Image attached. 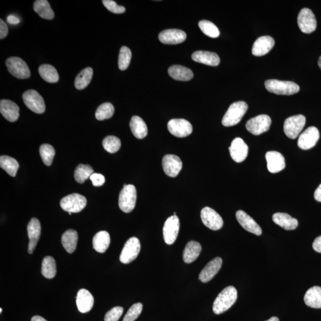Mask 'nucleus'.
<instances>
[{"instance_id":"obj_39","label":"nucleus","mask_w":321,"mask_h":321,"mask_svg":"<svg viewBox=\"0 0 321 321\" xmlns=\"http://www.w3.org/2000/svg\"><path fill=\"white\" fill-rule=\"evenodd\" d=\"M94 173V170L90 165L80 164L75 169L74 176L76 181L82 184Z\"/></svg>"},{"instance_id":"obj_52","label":"nucleus","mask_w":321,"mask_h":321,"mask_svg":"<svg viewBox=\"0 0 321 321\" xmlns=\"http://www.w3.org/2000/svg\"><path fill=\"white\" fill-rule=\"evenodd\" d=\"M314 198L318 202H321V184L319 186L314 192Z\"/></svg>"},{"instance_id":"obj_57","label":"nucleus","mask_w":321,"mask_h":321,"mask_svg":"<svg viewBox=\"0 0 321 321\" xmlns=\"http://www.w3.org/2000/svg\"><path fill=\"white\" fill-rule=\"evenodd\" d=\"M174 216H176V212L174 213Z\"/></svg>"},{"instance_id":"obj_43","label":"nucleus","mask_w":321,"mask_h":321,"mask_svg":"<svg viewBox=\"0 0 321 321\" xmlns=\"http://www.w3.org/2000/svg\"><path fill=\"white\" fill-rule=\"evenodd\" d=\"M132 52L127 46H122L118 56V68L120 70H125L130 64Z\"/></svg>"},{"instance_id":"obj_13","label":"nucleus","mask_w":321,"mask_h":321,"mask_svg":"<svg viewBox=\"0 0 321 321\" xmlns=\"http://www.w3.org/2000/svg\"><path fill=\"white\" fill-rule=\"evenodd\" d=\"M200 217L204 224L212 230H218L224 224L222 216L210 207H204L201 210Z\"/></svg>"},{"instance_id":"obj_22","label":"nucleus","mask_w":321,"mask_h":321,"mask_svg":"<svg viewBox=\"0 0 321 321\" xmlns=\"http://www.w3.org/2000/svg\"><path fill=\"white\" fill-rule=\"evenodd\" d=\"M275 40L270 36H263L258 38L254 42L252 52L257 56L267 54L274 46Z\"/></svg>"},{"instance_id":"obj_48","label":"nucleus","mask_w":321,"mask_h":321,"mask_svg":"<svg viewBox=\"0 0 321 321\" xmlns=\"http://www.w3.org/2000/svg\"><path fill=\"white\" fill-rule=\"evenodd\" d=\"M90 180L92 181L94 186L96 187L102 186L106 182L104 176L99 173L94 172L90 176Z\"/></svg>"},{"instance_id":"obj_3","label":"nucleus","mask_w":321,"mask_h":321,"mask_svg":"<svg viewBox=\"0 0 321 321\" xmlns=\"http://www.w3.org/2000/svg\"><path fill=\"white\" fill-rule=\"evenodd\" d=\"M265 86L269 92L278 95L292 96L300 90V87L291 81L270 80L266 81Z\"/></svg>"},{"instance_id":"obj_54","label":"nucleus","mask_w":321,"mask_h":321,"mask_svg":"<svg viewBox=\"0 0 321 321\" xmlns=\"http://www.w3.org/2000/svg\"><path fill=\"white\" fill-rule=\"evenodd\" d=\"M266 321H280L279 319L278 318V317L276 316H273L272 318H270V319L268 320H267Z\"/></svg>"},{"instance_id":"obj_37","label":"nucleus","mask_w":321,"mask_h":321,"mask_svg":"<svg viewBox=\"0 0 321 321\" xmlns=\"http://www.w3.org/2000/svg\"><path fill=\"white\" fill-rule=\"evenodd\" d=\"M0 166L12 177H15L20 168L17 160L12 157L7 156H2L0 157Z\"/></svg>"},{"instance_id":"obj_1","label":"nucleus","mask_w":321,"mask_h":321,"mask_svg":"<svg viewBox=\"0 0 321 321\" xmlns=\"http://www.w3.org/2000/svg\"><path fill=\"white\" fill-rule=\"evenodd\" d=\"M238 298V291L234 286H228L220 292L214 302L212 310L216 314L228 310Z\"/></svg>"},{"instance_id":"obj_50","label":"nucleus","mask_w":321,"mask_h":321,"mask_svg":"<svg viewBox=\"0 0 321 321\" xmlns=\"http://www.w3.org/2000/svg\"><path fill=\"white\" fill-rule=\"evenodd\" d=\"M312 247L314 250L317 252L321 253V236L314 239Z\"/></svg>"},{"instance_id":"obj_34","label":"nucleus","mask_w":321,"mask_h":321,"mask_svg":"<svg viewBox=\"0 0 321 321\" xmlns=\"http://www.w3.org/2000/svg\"><path fill=\"white\" fill-rule=\"evenodd\" d=\"M34 9L44 20H52L54 18V12L46 0H36L34 2Z\"/></svg>"},{"instance_id":"obj_9","label":"nucleus","mask_w":321,"mask_h":321,"mask_svg":"<svg viewBox=\"0 0 321 321\" xmlns=\"http://www.w3.org/2000/svg\"><path fill=\"white\" fill-rule=\"evenodd\" d=\"M272 119L268 115L262 114L248 120L246 124V128L250 134L258 136L268 131Z\"/></svg>"},{"instance_id":"obj_14","label":"nucleus","mask_w":321,"mask_h":321,"mask_svg":"<svg viewBox=\"0 0 321 321\" xmlns=\"http://www.w3.org/2000/svg\"><path fill=\"white\" fill-rule=\"evenodd\" d=\"M170 133L178 138H184L192 133L193 128L190 122L182 118L172 119L168 122Z\"/></svg>"},{"instance_id":"obj_29","label":"nucleus","mask_w":321,"mask_h":321,"mask_svg":"<svg viewBox=\"0 0 321 321\" xmlns=\"http://www.w3.org/2000/svg\"><path fill=\"white\" fill-rule=\"evenodd\" d=\"M201 250L202 247L200 243L196 241L188 242L182 254L184 260L186 264L192 263L200 256Z\"/></svg>"},{"instance_id":"obj_20","label":"nucleus","mask_w":321,"mask_h":321,"mask_svg":"<svg viewBox=\"0 0 321 321\" xmlns=\"http://www.w3.org/2000/svg\"><path fill=\"white\" fill-rule=\"evenodd\" d=\"M186 37V34L184 31L176 29L163 30L159 34L160 42L168 45H176L184 42Z\"/></svg>"},{"instance_id":"obj_55","label":"nucleus","mask_w":321,"mask_h":321,"mask_svg":"<svg viewBox=\"0 0 321 321\" xmlns=\"http://www.w3.org/2000/svg\"><path fill=\"white\" fill-rule=\"evenodd\" d=\"M318 66L321 69V56H320L318 60Z\"/></svg>"},{"instance_id":"obj_42","label":"nucleus","mask_w":321,"mask_h":321,"mask_svg":"<svg viewBox=\"0 0 321 321\" xmlns=\"http://www.w3.org/2000/svg\"><path fill=\"white\" fill-rule=\"evenodd\" d=\"M199 27L202 32L206 36L216 38L220 36V31L215 24L208 20H201L199 22Z\"/></svg>"},{"instance_id":"obj_38","label":"nucleus","mask_w":321,"mask_h":321,"mask_svg":"<svg viewBox=\"0 0 321 321\" xmlns=\"http://www.w3.org/2000/svg\"><path fill=\"white\" fill-rule=\"evenodd\" d=\"M56 269L55 260L52 256L44 258L42 263V273L44 278L52 279L56 275Z\"/></svg>"},{"instance_id":"obj_12","label":"nucleus","mask_w":321,"mask_h":321,"mask_svg":"<svg viewBox=\"0 0 321 321\" xmlns=\"http://www.w3.org/2000/svg\"><path fill=\"white\" fill-rule=\"evenodd\" d=\"M180 222L177 216H172L166 220L163 228L164 240L168 244L174 243L178 238Z\"/></svg>"},{"instance_id":"obj_45","label":"nucleus","mask_w":321,"mask_h":321,"mask_svg":"<svg viewBox=\"0 0 321 321\" xmlns=\"http://www.w3.org/2000/svg\"><path fill=\"white\" fill-rule=\"evenodd\" d=\"M143 310L141 303L135 304L130 307L124 317L122 321H134L140 316Z\"/></svg>"},{"instance_id":"obj_15","label":"nucleus","mask_w":321,"mask_h":321,"mask_svg":"<svg viewBox=\"0 0 321 321\" xmlns=\"http://www.w3.org/2000/svg\"><path fill=\"white\" fill-rule=\"evenodd\" d=\"M319 139L318 129L314 126L308 128L298 138V146L303 150H310L316 146Z\"/></svg>"},{"instance_id":"obj_6","label":"nucleus","mask_w":321,"mask_h":321,"mask_svg":"<svg viewBox=\"0 0 321 321\" xmlns=\"http://www.w3.org/2000/svg\"><path fill=\"white\" fill-rule=\"evenodd\" d=\"M8 70L15 78L25 80L30 76L29 67L23 60L17 56H12L6 60Z\"/></svg>"},{"instance_id":"obj_41","label":"nucleus","mask_w":321,"mask_h":321,"mask_svg":"<svg viewBox=\"0 0 321 321\" xmlns=\"http://www.w3.org/2000/svg\"><path fill=\"white\" fill-rule=\"evenodd\" d=\"M40 154L44 164L50 166L52 164L56 150L54 147L49 144H43L40 146Z\"/></svg>"},{"instance_id":"obj_26","label":"nucleus","mask_w":321,"mask_h":321,"mask_svg":"<svg viewBox=\"0 0 321 321\" xmlns=\"http://www.w3.org/2000/svg\"><path fill=\"white\" fill-rule=\"evenodd\" d=\"M193 60L200 64L210 66H218L220 62L219 56L215 52L198 51L192 55Z\"/></svg>"},{"instance_id":"obj_2","label":"nucleus","mask_w":321,"mask_h":321,"mask_svg":"<svg viewBox=\"0 0 321 321\" xmlns=\"http://www.w3.org/2000/svg\"><path fill=\"white\" fill-rule=\"evenodd\" d=\"M248 108V104L244 102L232 103L223 117L222 125L225 127H230L238 124L246 114Z\"/></svg>"},{"instance_id":"obj_31","label":"nucleus","mask_w":321,"mask_h":321,"mask_svg":"<svg viewBox=\"0 0 321 321\" xmlns=\"http://www.w3.org/2000/svg\"><path fill=\"white\" fill-rule=\"evenodd\" d=\"M130 128L132 134L137 139L142 140L148 134L147 126L139 116H134L132 118L130 122Z\"/></svg>"},{"instance_id":"obj_24","label":"nucleus","mask_w":321,"mask_h":321,"mask_svg":"<svg viewBox=\"0 0 321 321\" xmlns=\"http://www.w3.org/2000/svg\"><path fill=\"white\" fill-rule=\"evenodd\" d=\"M0 112L3 117L10 122L17 121L20 117V107L16 104L10 100H1L0 102Z\"/></svg>"},{"instance_id":"obj_35","label":"nucleus","mask_w":321,"mask_h":321,"mask_svg":"<svg viewBox=\"0 0 321 321\" xmlns=\"http://www.w3.org/2000/svg\"><path fill=\"white\" fill-rule=\"evenodd\" d=\"M93 69L87 68L82 70L75 78L74 86L78 90H82L89 86L93 76Z\"/></svg>"},{"instance_id":"obj_10","label":"nucleus","mask_w":321,"mask_h":321,"mask_svg":"<svg viewBox=\"0 0 321 321\" xmlns=\"http://www.w3.org/2000/svg\"><path fill=\"white\" fill-rule=\"evenodd\" d=\"M140 244L139 239L133 237L126 242L122 250L120 260L121 262L128 264L134 261L138 257L140 250Z\"/></svg>"},{"instance_id":"obj_33","label":"nucleus","mask_w":321,"mask_h":321,"mask_svg":"<svg viewBox=\"0 0 321 321\" xmlns=\"http://www.w3.org/2000/svg\"><path fill=\"white\" fill-rule=\"evenodd\" d=\"M78 241V232L74 230H68L64 232L62 237V246L69 254L74 252L76 248Z\"/></svg>"},{"instance_id":"obj_23","label":"nucleus","mask_w":321,"mask_h":321,"mask_svg":"<svg viewBox=\"0 0 321 321\" xmlns=\"http://www.w3.org/2000/svg\"><path fill=\"white\" fill-rule=\"evenodd\" d=\"M222 264V260L220 257L210 260L200 274L199 279L200 282H207L210 281L221 269Z\"/></svg>"},{"instance_id":"obj_11","label":"nucleus","mask_w":321,"mask_h":321,"mask_svg":"<svg viewBox=\"0 0 321 321\" xmlns=\"http://www.w3.org/2000/svg\"><path fill=\"white\" fill-rule=\"evenodd\" d=\"M298 24L302 32L304 34H310L316 30V18L310 8L302 9L298 16Z\"/></svg>"},{"instance_id":"obj_25","label":"nucleus","mask_w":321,"mask_h":321,"mask_svg":"<svg viewBox=\"0 0 321 321\" xmlns=\"http://www.w3.org/2000/svg\"><path fill=\"white\" fill-rule=\"evenodd\" d=\"M94 298L92 294L86 289H80L76 297V304L78 310L81 313H87L94 306Z\"/></svg>"},{"instance_id":"obj_49","label":"nucleus","mask_w":321,"mask_h":321,"mask_svg":"<svg viewBox=\"0 0 321 321\" xmlns=\"http://www.w3.org/2000/svg\"><path fill=\"white\" fill-rule=\"evenodd\" d=\"M8 29L7 24L2 18L0 20V39H4L8 36Z\"/></svg>"},{"instance_id":"obj_44","label":"nucleus","mask_w":321,"mask_h":321,"mask_svg":"<svg viewBox=\"0 0 321 321\" xmlns=\"http://www.w3.org/2000/svg\"><path fill=\"white\" fill-rule=\"evenodd\" d=\"M104 148L107 152L111 154L117 152L120 148L121 141L119 138L114 136H108L104 138L102 141Z\"/></svg>"},{"instance_id":"obj_16","label":"nucleus","mask_w":321,"mask_h":321,"mask_svg":"<svg viewBox=\"0 0 321 321\" xmlns=\"http://www.w3.org/2000/svg\"><path fill=\"white\" fill-rule=\"evenodd\" d=\"M162 166L164 172L171 178H175L182 168V163L178 156L168 154L163 157Z\"/></svg>"},{"instance_id":"obj_5","label":"nucleus","mask_w":321,"mask_h":321,"mask_svg":"<svg viewBox=\"0 0 321 321\" xmlns=\"http://www.w3.org/2000/svg\"><path fill=\"white\" fill-rule=\"evenodd\" d=\"M86 198L78 194H72L62 198L60 201L62 208L68 212L78 213L86 206Z\"/></svg>"},{"instance_id":"obj_4","label":"nucleus","mask_w":321,"mask_h":321,"mask_svg":"<svg viewBox=\"0 0 321 321\" xmlns=\"http://www.w3.org/2000/svg\"><path fill=\"white\" fill-rule=\"evenodd\" d=\"M136 200L137 192L134 186L124 184L119 194L120 209L125 213L132 212L136 206Z\"/></svg>"},{"instance_id":"obj_19","label":"nucleus","mask_w":321,"mask_h":321,"mask_svg":"<svg viewBox=\"0 0 321 321\" xmlns=\"http://www.w3.org/2000/svg\"><path fill=\"white\" fill-rule=\"evenodd\" d=\"M27 230L28 238H30L28 253L32 254L40 240L42 232V226L39 220L36 218L31 219L28 225Z\"/></svg>"},{"instance_id":"obj_56","label":"nucleus","mask_w":321,"mask_h":321,"mask_svg":"<svg viewBox=\"0 0 321 321\" xmlns=\"http://www.w3.org/2000/svg\"><path fill=\"white\" fill-rule=\"evenodd\" d=\"M2 308H1V309H0V312H1V313L2 312Z\"/></svg>"},{"instance_id":"obj_32","label":"nucleus","mask_w":321,"mask_h":321,"mask_svg":"<svg viewBox=\"0 0 321 321\" xmlns=\"http://www.w3.org/2000/svg\"><path fill=\"white\" fill-rule=\"evenodd\" d=\"M110 236L106 231H100L94 236L92 240L94 250L100 253H104L110 244Z\"/></svg>"},{"instance_id":"obj_8","label":"nucleus","mask_w":321,"mask_h":321,"mask_svg":"<svg viewBox=\"0 0 321 321\" xmlns=\"http://www.w3.org/2000/svg\"><path fill=\"white\" fill-rule=\"evenodd\" d=\"M24 104L31 111L36 114H42L46 111V104L43 98L36 90H30L23 94Z\"/></svg>"},{"instance_id":"obj_40","label":"nucleus","mask_w":321,"mask_h":321,"mask_svg":"<svg viewBox=\"0 0 321 321\" xmlns=\"http://www.w3.org/2000/svg\"><path fill=\"white\" fill-rule=\"evenodd\" d=\"M114 112V107L112 104L106 102L99 106L96 112L98 120L102 121L112 118Z\"/></svg>"},{"instance_id":"obj_30","label":"nucleus","mask_w":321,"mask_h":321,"mask_svg":"<svg viewBox=\"0 0 321 321\" xmlns=\"http://www.w3.org/2000/svg\"><path fill=\"white\" fill-rule=\"evenodd\" d=\"M168 74L175 80L188 81L194 77V74L190 69L180 65H174L168 68Z\"/></svg>"},{"instance_id":"obj_53","label":"nucleus","mask_w":321,"mask_h":321,"mask_svg":"<svg viewBox=\"0 0 321 321\" xmlns=\"http://www.w3.org/2000/svg\"><path fill=\"white\" fill-rule=\"evenodd\" d=\"M31 321H47L46 319H44V318L40 316H34L32 318Z\"/></svg>"},{"instance_id":"obj_28","label":"nucleus","mask_w":321,"mask_h":321,"mask_svg":"<svg viewBox=\"0 0 321 321\" xmlns=\"http://www.w3.org/2000/svg\"><path fill=\"white\" fill-rule=\"evenodd\" d=\"M304 301L307 306L316 309L321 308V288L314 286L306 292Z\"/></svg>"},{"instance_id":"obj_36","label":"nucleus","mask_w":321,"mask_h":321,"mask_svg":"<svg viewBox=\"0 0 321 321\" xmlns=\"http://www.w3.org/2000/svg\"><path fill=\"white\" fill-rule=\"evenodd\" d=\"M39 74L43 80L48 83H56L59 80L58 71L54 66L50 64H42L40 66Z\"/></svg>"},{"instance_id":"obj_46","label":"nucleus","mask_w":321,"mask_h":321,"mask_svg":"<svg viewBox=\"0 0 321 321\" xmlns=\"http://www.w3.org/2000/svg\"><path fill=\"white\" fill-rule=\"evenodd\" d=\"M102 3L107 10L113 12V14H122L126 12V8L124 6H118L117 3L112 0H103Z\"/></svg>"},{"instance_id":"obj_27","label":"nucleus","mask_w":321,"mask_h":321,"mask_svg":"<svg viewBox=\"0 0 321 321\" xmlns=\"http://www.w3.org/2000/svg\"><path fill=\"white\" fill-rule=\"evenodd\" d=\"M273 222L276 224L286 230H292L298 228V220L292 218L288 214L278 212L274 214L272 216Z\"/></svg>"},{"instance_id":"obj_18","label":"nucleus","mask_w":321,"mask_h":321,"mask_svg":"<svg viewBox=\"0 0 321 321\" xmlns=\"http://www.w3.org/2000/svg\"><path fill=\"white\" fill-rule=\"evenodd\" d=\"M236 218L239 224L246 231L252 232L256 236H260L262 234V229L258 223L244 210H239L236 214Z\"/></svg>"},{"instance_id":"obj_51","label":"nucleus","mask_w":321,"mask_h":321,"mask_svg":"<svg viewBox=\"0 0 321 321\" xmlns=\"http://www.w3.org/2000/svg\"><path fill=\"white\" fill-rule=\"evenodd\" d=\"M7 21L8 24H17L20 23V18L14 16L10 15L7 18Z\"/></svg>"},{"instance_id":"obj_7","label":"nucleus","mask_w":321,"mask_h":321,"mask_svg":"<svg viewBox=\"0 0 321 321\" xmlns=\"http://www.w3.org/2000/svg\"><path fill=\"white\" fill-rule=\"evenodd\" d=\"M306 124V118L302 114L292 116L286 120L284 132L286 136L294 140L297 138Z\"/></svg>"},{"instance_id":"obj_17","label":"nucleus","mask_w":321,"mask_h":321,"mask_svg":"<svg viewBox=\"0 0 321 321\" xmlns=\"http://www.w3.org/2000/svg\"><path fill=\"white\" fill-rule=\"evenodd\" d=\"M229 150L232 158L236 162H243L247 158L248 146L240 138H236L232 140Z\"/></svg>"},{"instance_id":"obj_21","label":"nucleus","mask_w":321,"mask_h":321,"mask_svg":"<svg viewBox=\"0 0 321 321\" xmlns=\"http://www.w3.org/2000/svg\"><path fill=\"white\" fill-rule=\"evenodd\" d=\"M267 168L270 172L278 173L286 168L284 157L276 151H270L266 155Z\"/></svg>"},{"instance_id":"obj_47","label":"nucleus","mask_w":321,"mask_h":321,"mask_svg":"<svg viewBox=\"0 0 321 321\" xmlns=\"http://www.w3.org/2000/svg\"><path fill=\"white\" fill-rule=\"evenodd\" d=\"M124 308L116 306L108 312L104 318L105 321H118L124 313Z\"/></svg>"}]
</instances>
